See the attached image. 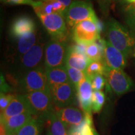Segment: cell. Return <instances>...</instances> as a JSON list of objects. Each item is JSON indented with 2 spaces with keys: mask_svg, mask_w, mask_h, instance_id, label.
Instances as JSON below:
<instances>
[{
  "mask_svg": "<svg viewBox=\"0 0 135 135\" xmlns=\"http://www.w3.org/2000/svg\"><path fill=\"white\" fill-rule=\"evenodd\" d=\"M91 86L94 91H101L106 83V80L103 75H98L91 79Z\"/></svg>",
  "mask_w": 135,
  "mask_h": 135,
  "instance_id": "cell-28",
  "label": "cell"
},
{
  "mask_svg": "<svg viewBox=\"0 0 135 135\" xmlns=\"http://www.w3.org/2000/svg\"><path fill=\"white\" fill-rule=\"evenodd\" d=\"M15 96L11 94L1 93L0 95V111L3 113L11 102Z\"/></svg>",
  "mask_w": 135,
  "mask_h": 135,
  "instance_id": "cell-30",
  "label": "cell"
},
{
  "mask_svg": "<svg viewBox=\"0 0 135 135\" xmlns=\"http://www.w3.org/2000/svg\"><path fill=\"white\" fill-rule=\"evenodd\" d=\"M39 18L52 39L65 41L67 27L64 15L59 13L40 15Z\"/></svg>",
  "mask_w": 135,
  "mask_h": 135,
  "instance_id": "cell-8",
  "label": "cell"
},
{
  "mask_svg": "<svg viewBox=\"0 0 135 135\" xmlns=\"http://www.w3.org/2000/svg\"><path fill=\"white\" fill-rule=\"evenodd\" d=\"M35 116L31 112H26L1 121L4 124L6 135H16L17 133Z\"/></svg>",
  "mask_w": 135,
  "mask_h": 135,
  "instance_id": "cell-16",
  "label": "cell"
},
{
  "mask_svg": "<svg viewBox=\"0 0 135 135\" xmlns=\"http://www.w3.org/2000/svg\"><path fill=\"white\" fill-rule=\"evenodd\" d=\"M105 102V95L101 91H94L92 98V111L99 113Z\"/></svg>",
  "mask_w": 135,
  "mask_h": 135,
  "instance_id": "cell-27",
  "label": "cell"
},
{
  "mask_svg": "<svg viewBox=\"0 0 135 135\" xmlns=\"http://www.w3.org/2000/svg\"><path fill=\"white\" fill-rule=\"evenodd\" d=\"M33 8L37 16L40 15H51L54 13H59L64 15L66 9V7L61 3L58 2H46V1H36L33 5Z\"/></svg>",
  "mask_w": 135,
  "mask_h": 135,
  "instance_id": "cell-18",
  "label": "cell"
},
{
  "mask_svg": "<svg viewBox=\"0 0 135 135\" xmlns=\"http://www.w3.org/2000/svg\"><path fill=\"white\" fill-rule=\"evenodd\" d=\"M127 22L131 29L135 30V3L129 4L126 8Z\"/></svg>",
  "mask_w": 135,
  "mask_h": 135,
  "instance_id": "cell-29",
  "label": "cell"
},
{
  "mask_svg": "<svg viewBox=\"0 0 135 135\" xmlns=\"http://www.w3.org/2000/svg\"><path fill=\"white\" fill-rule=\"evenodd\" d=\"M55 111L58 118L63 123L67 130L79 125L85 116V113L83 111L73 106L60 108L59 110Z\"/></svg>",
  "mask_w": 135,
  "mask_h": 135,
  "instance_id": "cell-13",
  "label": "cell"
},
{
  "mask_svg": "<svg viewBox=\"0 0 135 135\" xmlns=\"http://www.w3.org/2000/svg\"><path fill=\"white\" fill-rule=\"evenodd\" d=\"M68 135H98L93 126L91 114L85 113L84 119L79 125L68 130Z\"/></svg>",
  "mask_w": 135,
  "mask_h": 135,
  "instance_id": "cell-21",
  "label": "cell"
},
{
  "mask_svg": "<svg viewBox=\"0 0 135 135\" xmlns=\"http://www.w3.org/2000/svg\"><path fill=\"white\" fill-rule=\"evenodd\" d=\"M133 56L135 57V46H134V51H133Z\"/></svg>",
  "mask_w": 135,
  "mask_h": 135,
  "instance_id": "cell-36",
  "label": "cell"
},
{
  "mask_svg": "<svg viewBox=\"0 0 135 135\" xmlns=\"http://www.w3.org/2000/svg\"><path fill=\"white\" fill-rule=\"evenodd\" d=\"M104 75L108 86L118 96L126 93L134 86V82L123 70L109 69L106 66Z\"/></svg>",
  "mask_w": 135,
  "mask_h": 135,
  "instance_id": "cell-6",
  "label": "cell"
},
{
  "mask_svg": "<svg viewBox=\"0 0 135 135\" xmlns=\"http://www.w3.org/2000/svg\"><path fill=\"white\" fill-rule=\"evenodd\" d=\"M128 3L129 4H132V3H135V0H126Z\"/></svg>",
  "mask_w": 135,
  "mask_h": 135,
  "instance_id": "cell-34",
  "label": "cell"
},
{
  "mask_svg": "<svg viewBox=\"0 0 135 135\" xmlns=\"http://www.w3.org/2000/svg\"><path fill=\"white\" fill-rule=\"evenodd\" d=\"M45 121L49 124L48 131L51 135H68L67 129L58 118L55 111L48 116Z\"/></svg>",
  "mask_w": 135,
  "mask_h": 135,
  "instance_id": "cell-24",
  "label": "cell"
},
{
  "mask_svg": "<svg viewBox=\"0 0 135 135\" xmlns=\"http://www.w3.org/2000/svg\"><path fill=\"white\" fill-rule=\"evenodd\" d=\"M50 87L71 82L65 66L53 68H45Z\"/></svg>",
  "mask_w": 135,
  "mask_h": 135,
  "instance_id": "cell-20",
  "label": "cell"
},
{
  "mask_svg": "<svg viewBox=\"0 0 135 135\" xmlns=\"http://www.w3.org/2000/svg\"><path fill=\"white\" fill-rule=\"evenodd\" d=\"M64 17L68 28L72 30L78 23L85 20H90L95 22L98 20L90 2L80 0L72 1L66 9Z\"/></svg>",
  "mask_w": 135,
  "mask_h": 135,
  "instance_id": "cell-2",
  "label": "cell"
},
{
  "mask_svg": "<svg viewBox=\"0 0 135 135\" xmlns=\"http://www.w3.org/2000/svg\"><path fill=\"white\" fill-rule=\"evenodd\" d=\"M105 71L106 65L104 63H103L102 61H95L89 63L85 71V74L87 76L91 79L97 75H104Z\"/></svg>",
  "mask_w": 135,
  "mask_h": 135,
  "instance_id": "cell-25",
  "label": "cell"
},
{
  "mask_svg": "<svg viewBox=\"0 0 135 135\" xmlns=\"http://www.w3.org/2000/svg\"><path fill=\"white\" fill-rule=\"evenodd\" d=\"M126 59L127 58L120 51L112 46L108 40H106L103 60L106 67L114 70H123L127 63Z\"/></svg>",
  "mask_w": 135,
  "mask_h": 135,
  "instance_id": "cell-11",
  "label": "cell"
},
{
  "mask_svg": "<svg viewBox=\"0 0 135 135\" xmlns=\"http://www.w3.org/2000/svg\"><path fill=\"white\" fill-rule=\"evenodd\" d=\"M46 135H51V134L50 132V131H49L48 130V132L46 133Z\"/></svg>",
  "mask_w": 135,
  "mask_h": 135,
  "instance_id": "cell-35",
  "label": "cell"
},
{
  "mask_svg": "<svg viewBox=\"0 0 135 135\" xmlns=\"http://www.w3.org/2000/svg\"><path fill=\"white\" fill-rule=\"evenodd\" d=\"M6 4H28L33 6L36 1L33 0H1Z\"/></svg>",
  "mask_w": 135,
  "mask_h": 135,
  "instance_id": "cell-31",
  "label": "cell"
},
{
  "mask_svg": "<svg viewBox=\"0 0 135 135\" xmlns=\"http://www.w3.org/2000/svg\"><path fill=\"white\" fill-rule=\"evenodd\" d=\"M93 90L91 79L86 75L76 88V94L81 108L85 113L90 114L93 111Z\"/></svg>",
  "mask_w": 135,
  "mask_h": 135,
  "instance_id": "cell-12",
  "label": "cell"
},
{
  "mask_svg": "<svg viewBox=\"0 0 135 135\" xmlns=\"http://www.w3.org/2000/svg\"><path fill=\"white\" fill-rule=\"evenodd\" d=\"M44 121L34 116L31 120L22 127L16 135H41Z\"/></svg>",
  "mask_w": 135,
  "mask_h": 135,
  "instance_id": "cell-23",
  "label": "cell"
},
{
  "mask_svg": "<svg viewBox=\"0 0 135 135\" xmlns=\"http://www.w3.org/2000/svg\"><path fill=\"white\" fill-rule=\"evenodd\" d=\"M97 22L85 20L78 23L73 30V39L76 43L88 45L100 39Z\"/></svg>",
  "mask_w": 135,
  "mask_h": 135,
  "instance_id": "cell-9",
  "label": "cell"
},
{
  "mask_svg": "<svg viewBox=\"0 0 135 135\" xmlns=\"http://www.w3.org/2000/svg\"><path fill=\"white\" fill-rule=\"evenodd\" d=\"M35 31L36 25L35 21L27 16L18 17L13 21L10 28V33L13 38L16 39Z\"/></svg>",
  "mask_w": 135,
  "mask_h": 135,
  "instance_id": "cell-15",
  "label": "cell"
},
{
  "mask_svg": "<svg viewBox=\"0 0 135 135\" xmlns=\"http://www.w3.org/2000/svg\"><path fill=\"white\" fill-rule=\"evenodd\" d=\"M68 48L65 41L52 39L46 44L45 50V68L65 66Z\"/></svg>",
  "mask_w": 135,
  "mask_h": 135,
  "instance_id": "cell-5",
  "label": "cell"
},
{
  "mask_svg": "<svg viewBox=\"0 0 135 135\" xmlns=\"http://www.w3.org/2000/svg\"><path fill=\"white\" fill-rule=\"evenodd\" d=\"M106 33L108 41L111 45L128 58L135 46V37L133 34L114 19L107 23Z\"/></svg>",
  "mask_w": 135,
  "mask_h": 135,
  "instance_id": "cell-1",
  "label": "cell"
},
{
  "mask_svg": "<svg viewBox=\"0 0 135 135\" xmlns=\"http://www.w3.org/2000/svg\"><path fill=\"white\" fill-rule=\"evenodd\" d=\"M26 112L32 113V111L24 95L15 96L6 109L1 113V121L3 122L12 116Z\"/></svg>",
  "mask_w": 135,
  "mask_h": 135,
  "instance_id": "cell-14",
  "label": "cell"
},
{
  "mask_svg": "<svg viewBox=\"0 0 135 135\" xmlns=\"http://www.w3.org/2000/svg\"><path fill=\"white\" fill-rule=\"evenodd\" d=\"M80 1H87V2H89L91 0H80Z\"/></svg>",
  "mask_w": 135,
  "mask_h": 135,
  "instance_id": "cell-37",
  "label": "cell"
},
{
  "mask_svg": "<svg viewBox=\"0 0 135 135\" xmlns=\"http://www.w3.org/2000/svg\"><path fill=\"white\" fill-rule=\"evenodd\" d=\"M106 40L99 39L94 43L87 45L86 49V56L91 62L95 61H102Z\"/></svg>",
  "mask_w": 135,
  "mask_h": 135,
  "instance_id": "cell-22",
  "label": "cell"
},
{
  "mask_svg": "<svg viewBox=\"0 0 135 135\" xmlns=\"http://www.w3.org/2000/svg\"><path fill=\"white\" fill-rule=\"evenodd\" d=\"M45 46L46 45L44 43L39 42L26 53L19 58L20 68L26 73L30 70L41 67L40 65L43 59L45 58Z\"/></svg>",
  "mask_w": 135,
  "mask_h": 135,
  "instance_id": "cell-10",
  "label": "cell"
},
{
  "mask_svg": "<svg viewBox=\"0 0 135 135\" xmlns=\"http://www.w3.org/2000/svg\"><path fill=\"white\" fill-rule=\"evenodd\" d=\"M20 85L25 93L39 91L50 92L45 68L41 66L24 73L20 79Z\"/></svg>",
  "mask_w": 135,
  "mask_h": 135,
  "instance_id": "cell-4",
  "label": "cell"
},
{
  "mask_svg": "<svg viewBox=\"0 0 135 135\" xmlns=\"http://www.w3.org/2000/svg\"><path fill=\"white\" fill-rule=\"evenodd\" d=\"M17 40L14 55L20 58L21 56L26 53L32 47L39 43L40 37L36 30L33 33L23 35V36L17 38Z\"/></svg>",
  "mask_w": 135,
  "mask_h": 135,
  "instance_id": "cell-17",
  "label": "cell"
},
{
  "mask_svg": "<svg viewBox=\"0 0 135 135\" xmlns=\"http://www.w3.org/2000/svg\"><path fill=\"white\" fill-rule=\"evenodd\" d=\"M9 90V88L8 85L5 82L4 78L2 76H1V93H5L8 92Z\"/></svg>",
  "mask_w": 135,
  "mask_h": 135,
  "instance_id": "cell-32",
  "label": "cell"
},
{
  "mask_svg": "<svg viewBox=\"0 0 135 135\" xmlns=\"http://www.w3.org/2000/svg\"><path fill=\"white\" fill-rule=\"evenodd\" d=\"M50 89L54 104L59 108L71 106L75 104L76 89L71 82L51 86Z\"/></svg>",
  "mask_w": 135,
  "mask_h": 135,
  "instance_id": "cell-7",
  "label": "cell"
},
{
  "mask_svg": "<svg viewBox=\"0 0 135 135\" xmlns=\"http://www.w3.org/2000/svg\"><path fill=\"white\" fill-rule=\"evenodd\" d=\"M90 63L91 61L85 55L77 53L71 47L68 48L65 66L85 71Z\"/></svg>",
  "mask_w": 135,
  "mask_h": 135,
  "instance_id": "cell-19",
  "label": "cell"
},
{
  "mask_svg": "<svg viewBox=\"0 0 135 135\" xmlns=\"http://www.w3.org/2000/svg\"><path fill=\"white\" fill-rule=\"evenodd\" d=\"M35 116L45 122L51 113L55 111L54 103L50 92L34 91L23 94Z\"/></svg>",
  "mask_w": 135,
  "mask_h": 135,
  "instance_id": "cell-3",
  "label": "cell"
},
{
  "mask_svg": "<svg viewBox=\"0 0 135 135\" xmlns=\"http://www.w3.org/2000/svg\"><path fill=\"white\" fill-rule=\"evenodd\" d=\"M65 67L66 68L71 83L75 86L76 89L80 83L81 82V81L85 77V71L73 68L67 66H65Z\"/></svg>",
  "mask_w": 135,
  "mask_h": 135,
  "instance_id": "cell-26",
  "label": "cell"
},
{
  "mask_svg": "<svg viewBox=\"0 0 135 135\" xmlns=\"http://www.w3.org/2000/svg\"><path fill=\"white\" fill-rule=\"evenodd\" d=\"M33 1H38L39 0H33Z\"/></svg>",
  "mask_w": 135,
  "mask_h": 135,
  "instance_id": "cell-38",
  "label": "cell"
},
{
  "mask_svg": "<svg viewBox=\"0 0 135 135\" xmlns=\"http://www.w3.org/2000/svg\"><path fill=\"white\" fill-rule=\"evenodd\" d=\"M39 1H46V2H56V1H58V2L61 3L66 8L68 7L71 3V0H39Z\"/></svg>",
  "mask_w": 135,
  "mask_h": 135,
  "instance_id": "cell-33",
  "label": "cell"
}]
</instances>
